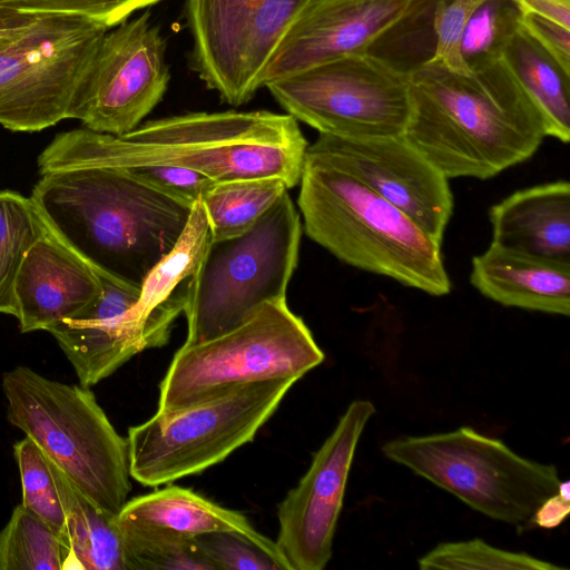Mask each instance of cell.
I'll list each match as a JSON object with an SVG mask.
<instances>
[{"label": "cell", "mask_w": 570, "mask_h": 570, "mask_svg": "<svg viewBox=\"0 0 570 570\" xmlns=\"http://www.w3.org/2000/svg\"><path fill=\"white\" fill-rule=\"evenodd\" d=\"M308 144L297 120L267 110L189 112L115 136L73 129L58 134L38 157L40 174L77 167L178 165L216 183L276 177L299 183Z\"/></svg>", "instance_id": "cell-1"}, {"label": "cell", "mask_w": 570, "mask_h": 570, "mask_svg": "<svg viewBox=\"0 0 570 570\" xmlns=\"http://www.w3.org/2000/svg\"><path fill=\"white\" fill-rule=\"evenodd\" d=\"M30 198L99 274L136 288L175 247L194 205L108 166L42 174Z\"/></svg>", "instance_id": "cell-2"}, {"label": "cell", "mask_w": 570, "mask_h": 570, "mask_svg": "<svg viewBox=\"0 0 570 570\" xmlns=\"http://www.w3.org/2000/svg\"><path fill=\"white\" fill-rule=\"evenodd\" d=\"M410 77L404 137L449 179L494 177L531 158L547 137L501 58L468 76L426 60Z\"/></svg>", "instance_id": "cell-3"}, {"label": "cell", "mask_w": 570, "mask_h": 570, "mask_svg": "<svg viewBox=\"0 0 570 570\" xmlns=\"http://www.w3.org/2000/svg\"><path fill=\"white\" fill-rule=\"evenodd\" d=\"M299 184L304 230L337 259L432 296L450 293L442 243L402 210L307 153Z\"/></svg>", "instance_id": "cell-4"}, {"label": "cell", "mask_w": 570, "mask_h": 570, "mask_svg": "<svg viewBox=\"0 0 570 570\" xmlns=\"http://www.w3.org/2000/svg\"><path fill=\"white\" fill-rule=\"evenodd\" d=\"M1 386L8 421L97 508L118 515L131 489L128 441L90 387L53 381L22 365L4 373Z\"/></svg>", "instance_id": "cell-5"}, {"label": "cell", "mask_w": 570, "mask_h": 570, "mask_svg": "<svg viewBox=\"0 0 570 570\" xmlns=\"http://www.w3.org/2000/svg\"><path fill=\"white\" fill-rule=\"evenodd\" d=\"M301 233L299 214L286 191L243 234L212 239L186 286L184 344L226 333L264 304L286 299Z\"/></svg>", "instance_id": "cell-6"}, {"label": "cell", "mask_w": 570, "mask_h": 570, "mask_svg": "<svg viewBox=\"0 0 570 570\" xmlns=\"http://www.w3.org/2000/svg\"><path fill=\"white\" fill-rule=\"evenodd\" d=\"M382 453L471 509L513 525L531 522L561 483L553 464L525 459L469 426L397 438L385 442Z\"/></svg>", "instance_id": "cell-7"}, {"label": "cell", "mask_w": 570, "mask_h": 570, "mask_svg": "<svg viewBox=\"0 0 570 570\" xmlns=\"http://www.w3.org/2000/svg\"><path fill=\"white\" fill-rule=\"evenodd\" d=\"M297 377L234 386L128 430L130 475L145 487L171 483L222 462L253 441Z\"/></svg>", "instance_id": "cell-8"}, {"label": "cell", "mask_w": 570, "mask_h": 570, "mask_svg": "<svg viewBox=\"0 0 570 570\" xmlns=\"http://www.w3.org/2000/svg\"><path fill=\"white\" fill-rule=\"evenodd\" d=\"M325 358L286 299L264 304L245 322L210 340L184 344L159 385V412H173L234 386L297 377Z\"/></svg>", "instance_id": "cell-9"}, {"label": "cell", "mask_w": 570, "mask_h": 570, "mask_svg": "<svg viewBox=\"0 0 570 570\" xmlns=\"http://www.w3.org/2000/svg\"><path fill=\"white\" fill-rule=\"evenodd\" d=\"M109 29L68 14H33L0 37V125L40 131L69 119Z\"/></svg>", "instance_id": "cell-10"}, {"label": "cell", "mask_w": 570, "mask_h": 570, "mask_svg": "<svg viewBox=\"0 0 570 570\" xmlns=\"http://www.w3.org/2000/svg\"><path fill=\"white\" fill-rule=\"evenodd\" d=\"M265 87L296 120L342 138L402 136L412 110L410 71L368 52L337 58Z\"/></svg>", "instance_id": "cell-11"}, {"label": "cell", "mask_w": 570, "mask_h": 570, "mask_svg": "<svg viewBox=\"0 0 570 570\" xmlns=\"http://www.w3.org/2000/svg\"><path fill=\"white\" fill-rule=\"evenodd\" d=\"M313 0H185L191 68L232 106L248 102L282 41Z\"/></svg>", "instance_id": "cell-12"}, {"label": "cell", "mask_w": 570, "mask_h": 570, "mask_svg": "<svg viewBox=\"0 0 570 570\" xmlns=\"http://www.w3.org/2000/svg\"><path fill=\"white\" fill-rule=\"evenodd\" d=\"M166 47L149 11L107 31L75 96L69 118L115 136L137 128L168 88Z\"/></svg>", "instance_id": "cell-13"}, {"label": "cell", "mask_w": 570, "mask_h": 570, "mask_svg": "<svg viewBox=\"0 0 570 570\" xmlns=\"http://www.w3.org/2000/svg\"><path fill=\"white\" fill-rule=\"evenodd\" d=\"M374 413L371 401H353L278 504L276 543L291 570H322L331 560L355 450Z\"/></svg>", "instance_id": "cell-14"}, {"label": "cell", "mask_w": 570, "mask_h": 570, "mask_svg": "<svg viewBox=\"0 0 570 570\" xmlns=\"http://www.w3.org/2000/svg\"><path fill=\"white\" fill-rule=\"evenodd\" d=\"M307 154L354 177L442 243L453 213L449 178L405 137L318 134Z\"/></svg>", "instance_id": "cell-15"}, {"label": "cell", "mask_w": 570, "mask_h": 570, "mask_svg": "<svg viewBox=\"0 0 570 570\" xmlns=\"http://www.w3.org/2000/svg\"><path fill=\"white\" fill-rule=\"evenodd\" d=\"M416 0H313L269 62L266 83L317 65L368 52Z\"/></svg>", "instance_id": "cell-16"}, {"label": "cell", "mask_w": 570, "mask_h": 570, "mask_svg": "<svg viewBox=\"0 0 570 570\" xmlns=\"http://www.w3.org/2000/svg\"><path fill=\"white\" fill-rule=\"evenodd\" d=\"M101 293L99 273L45 220L14 282L20 331H49L94 303Z\"/></svg>", "instance_id": "cell-17"}, {"label": "cell", "mask_w": 570, "mask_h": 570, "mask_svg": "<svg viewBox=\"0 0 570 570\" xmlns=\"http://www.w3.org/2000/svg\"><path fill=\"white\" fill-rule=\"evenodd\" d=\"M99 275L101 295L48 331L83 387L110 376L145 350L142 334L132 314L140 288Z\"/></svg>", "instance_id": "cell-18"}, {"label": "cell", "mask_w": 570, "mask_h": 570, "mask_svg": "<svg viewBox=\"0 0 570 570\" xmlns=\"http://www.w3.org/2000/svg\"><path fill=\"white\" fill-rule=\"evenodd\" d=\"M470 283L507 307L570 314V263L513 250L495 243L473 257Z\"/></svg>", "instance_id": "cell-19"}, {"label": "cell", "mask_w": 570, "mask_h": 570, "mask_svg": "<svg viewBox=\"0 0 570 570\" xmlns=\"http://www.w3.org/2000/svg\"><path fill=\"white\" fill-rule=\"evenodd\" d=\"M492 243L570 263V184L556 180L517 190L489 209Z\"/></svg>", "instance_id": "cell-20"}, {"label": "cell", "mask_w": 570, "mask_h": 570, "mask_svg": "<svg viewBox=\"0 0 570 570\" xmlns=\"http://www.w3.org/2000/svg\"><path fill=\"white\" fill-rule=\"evenodd\" d=\"M210 240L207 215L198 199L193 205L180 238L171 252L148 274L132 307L145 350L167 344L171 325L184 312L188 279L195 273Z\"/></svg>", "instance_id": "cell-21"}, {"label": "cell", "mask_w": 570, "mask_h": 570, "mask_svg": "<svg viewBox=\"0 0 570 570\" xmlns=\"http://www.w3.org/2000/svg\"><path fill=\"white\" fill-rule=\"evenodd\" d=\"M501 59L539 112L546 136L570 139V73L519 23Z\"/></svg>", "instance_id": "cell-22"}, {"label": "cell", "mask_w": 570, "mask_h": 570, "mask_svg": "<svg viewBox=\"0 0 570 570\" xmlns=\"http://www.w3.org/2000/svg\"><path fill=\"white\" fill-rule=\"evenodd\" d=\"M117 517L124 521L159 525L191 537L214 531H237L255 539L266 537L239 511L218 505L178 485L128 500Z\"/></svg>", "instance_id": "cell-23"}, {"label": "cell", "mask_w": 570, "mask_h": 570, "mask_svg": "<svg viewBox=\"0 0 570 570\" xmlns=\"http://www.w3.org/2000/svg\"><path fill=\"white\" fill-rule=\"evenodd\" d=\"M48 461L65 512L70 546L65 569L128 570L117 515L97 508L50 459Z\"/></svg>", "instance_id": "cell-24"}, {"label": "cell", "mask_w": 570, "mask_h": 570, "mask_svg": "<svg viewBox=\"0 0 570 570\" xmlns=\"http://www.w3.org/2000/svg\"><path fill=\"white\" fill-rule=\"evenodd\" d=\"M276 177L235 179L214 184L200 198L212 239H223L249 229L286 191Z\"/></svg>", "instance_id": "cell-25"}, {"label": "cell", "mask_w": 570, "mask_h": 570, "mask_svg": "<svg viewBox=\"0 0 570 570\" xmlns=\"http://www.w3.org/2000/svg\"><path fill=\"white\" fill-rule=\"evenodd\" d=\"M128 570H215L194 537L116 517Z\"/></svg>", "instance_id": "cell-26"}, {"label": "cell", "mask_w": 570, "mask_h": 570, "mask_svg": "<svg viewBox=\"0 0 570 570\" xmlns=\"http://www.w3.org/2000/svg\"><path fill=\"white\" fill-rule=\"evenodd\" d=\"M69 553V544L22 503L0 531V570H65Z\"/></svg>", "instance_id": "cell-27"}, {"label": "cell", "mask_w": 570, "mask_h": 570, "mask_svg": "<svg viewBox=\"0 0 570 570\" xmlns=\"http://www.w3.org/2000/svg\"><path fill=\"white\" fill-rule=\"evenodd\" d=\"M43 226V217L30 197L0 190V313L16 317V277Z\"/></svg>", "instance_id": "cell-28"}, {"label": "cell", "mask_w": 570, "mask_h": 570, "mask_svg": "<svg viewBox=\"0 0 570 570\" xmlns=\"http://www.w3.org/2000/svg\"><path fill=\"white\" fill-rule=\"evenodd\" d=\"M13 453L21 479V503L69 544L65 512L48 458L28 435L14 443Z\"/></svg>", "instance_id": "cell-29"}, {"label": "cell", "mask_w": 570, "mask_h": 570, "mask_svg": "<svg viewBox=\"0 0 570 570\" xmlns=\"http://www.w3.org/2000/svg\"><path fill=\"white\" fill-rule=\"evenodd\" d=\"M419 568L488 570H560V566L532 557L495 548L482 539L442 542L417 560Z\"/></svg>", "instance_id": "cell-30"}, {"label": "cell", "mask_w": 570, "mask_h": 570, "mask_svg": "<svg viewBox=\"0 0 570 570\" xmlns=\"http://www.w3.org/2000/svg\"><path fill=\"white\" fill-rule=\"evenodd\" d=\"M194 540L215 570H291L276 541L267 537L214 531L194 535Z\"/></svg>", "instance_id": "cell-31"}, {"label": "cell", "mask_w": 570, "mask_h": 570, "mask_svg": "<svg viewBox=\"0 0 570 570\" xmlns=\"http://www.w3.org/2000/svg\"><path fill=\"white\" fill-rule=\"evenodd\" d=\"M520 11L512 0H484L473 12L462 38L461 53L469 69L501 58L519 27Z\"/></svg>", "instance_id": "cell-32"}, {"label": "cell", "mask_w": 570, "mask_h": 570, "mask_svg": "<svg viewBox=\"0 0 570 570\" xmlns=\"http://www.w3.org/2000/svg\"><path fill=\"white\" fill-rule=\"evenodd\" d=\"M161 0H0V7L31 14H68L86 18L108 29L140 9Z\"/></svg>", "instance_id": "cell-33"}, {"label": "cell", "mask_w": 570, "mask_h": 570, "mask_svg": "<svg viewBox=\"0 0 570 570\" xmlns=\"http://www.w3.org/2000/svg\"><path fill=\"white\" fill-rule=\"evenodd\" d=\"M484 0H439L433 16L435 49L428 60L448 70L468 76L471 73L461 53L465 28Z\"/></svg>", "instance_id": "cell-34"}, {"label": "cell", "mask_w": 570, "mask_h": 570, "mask_svg": "<svg viewBox=\"0 0 570 570\" xmlns=\"http://www.w3.org/2000/svg\"><path fill=\"white\" fill-rule=\"evenodd\" d=\"M124 168L166 193L191 203L200 199L216 184L207 175L178 165L150 164Z\"/></svg>", "instance_id": "cell-35"}, {"label": "cell", "mask_w": 570, "mask_h": 570, "mask_svg": "<svg viewBox=\"0 0 570 570\" xmlns=\"http://www.w3.org/2000/svg\"><path fill=\"white\" fill-rule=\"evenodd\" d=\"M520 26L570 73V29L538 14L520 12Z\"/></svg>", "instance_id": "cell-36"}, {"label": "cell", "mask_w": 570, "mask_h": 570, "mask_svg": "<svg viewBox=\"0 0 570 570\" xmlns=\"http://www.w3.org/2000/svg\"><path fill=\"white\" fill-rule=\"evenodd\" d=\"M569 481L561 482L558 491L534 512L531 522L544 529L560 525L570 512Z\"/></svg>", "instance_id": "cell-37"}, {"label": "cell", "mask_w": 570, "mask_h": 570, "mask_svg": "<svg viewBox=\"0 0 570 570\" xmlns=\"http://www.w3.org/2000/svg\"><path fill=\"white\" fill-rule=\"evenodd\" d=\"M521 13L548 18L570 29V0H512Z\"/></svg>", "instance_id": "cell-38"}]
</instances>
